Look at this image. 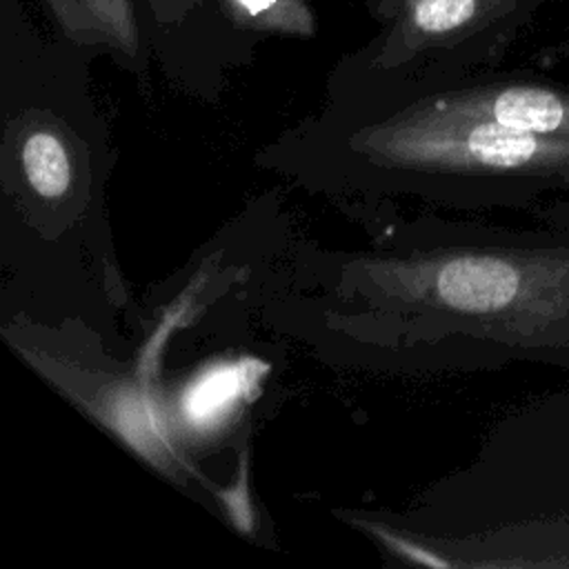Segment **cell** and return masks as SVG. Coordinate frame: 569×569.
Segmentation results:
<instances>
[{"label": "cell", "mask_w": 569, "mask_h": 569, "mask_svg": "<svg viewBox=\"0 0 569 569\" xmlns=\"http://www.w3.org/2000/svg\"><path fill=\"white\" fill-rule=\"evenodd\" d=\"M296 305L380 367H569V229L422 218L373 249L320 253Z\"/></svg>", "instance_id": "1"}, {"label": "cell", "mask_w": 569, "mask_h": 569, "mask_svg": "<svg viewBox=\"0 0 569 569\" xmlns=\"http://www.w3.org/2000/svg\"><path fill=\"white\" fill-rule=\"evenodd\" d=\"M256 164L327 196L456 209L527 207L569 191V138L511 129L425 98L305 124L260 151Z\"/></svg>", "instance_id": "2"}, {"label": "cell", "mask_w": 569, "mask_h": 569, "mask_svg": "<svg viewBox=\"0 0 569 569\" xmlns=\"http://www.w3.org/2000/svg\"><path fill=\"white\" fill-rule=\"evenodd\" d=\"M4 167H11L22 204L36 213H71L89 196V160L71 140V131L42 113H24L9 124L4 138Z\"/></svg>", "instance_id": "3"}, {"label": "cell", "mask_w": 569, "mask_h": 569, "mask_svg": "<svg viewBox=\"0 0 569 569\" xmlns=\"http://www.w3.org/2000/svg\"><path fill=\"white\" fill-rule=\"evenodd\" d=\"M409 98H425L442 109L480 116L511 129L569 138V91L562 89L529 82H489L425 91Z\"/></svg>", "instance_id": "4"}, {"label": "cell", "mask_w": 569, "mask_h": 569, "mask_svg": "<svg viewBox=\"0 0 569 569\" xmlns=\"http://www.w3.org/2000/svg\"><path fill=\"white\" fill-rule=\"evenodd\" d=\"M513 0H409L396 31L385 40L380 51L371 56L369 69L376 73L400 71L420 53L451 44L485 24L493 13Z\"/></svg>", "instance_id": "5"}, {"label": "cell", "mask_w": 569, "mask_h": 569, "mask_svg": "<svg viewBox=\"0 0 569 569\" xmlns=\"http://www.w3.org/2000/svg\"><path fill=\"white\" fill-rule=\"evenodd\" d=\"M56 22L78 44H104L127 58L138 53L140 33L131 0H47Z\"/></svg>", "instance_id": "6"}, {"label": "cell", "mask_w": 569, "mask_h": 569, "mask_svg": "<svg viewBox=\"0 0 569 569\" xmlns=\"http://www.w3.org/2000/svg\"><path fill=\"white\" fill-rule=\"evenodd\" d=\"M540 218H545L551 227H558V229H569V200L547 209L545 213H540Z\"/></svg>", "instance_id": "7"}, {"label": "cell", "mask_w": 569, "mask_h": 569, "mask_svg": "<svg viewBox=\"0 0 569 569\" xmlns=\"http://www.w3.org/2000/svg\"><path fill=\"white\" fill-rule=\"evenodd\" d=\"M282 0H231L233 7L238 9H244V11H264L267 7L269 9H276Z\"/></svg>", "instance_id": "8"}]
</instances>
